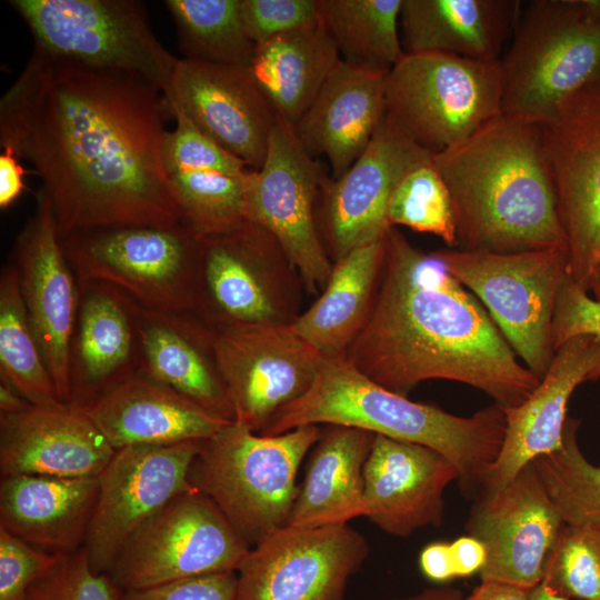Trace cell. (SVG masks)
I'll list each match as a JSON object with an SVG mask.
<instances>
[{
	"instance_id": "6da1fadb",
	"label": "cell",
	"mask_w": 600,
	"mask_h": 600,
	"mask_svg": "<svg viewBox=\"0 0 600 600\" xmlns=\"http://www.w3.org/2000/svg\"><path fill=\"white\" fill-rule=\"evenodd\" d=\"M160 90L34 47L0 101V146L33 164L59 237L182 223L162 152L172 117Z\"/></svg>"
},
{
	"instance_id": "7a4b0ae2",
	"label": "cell",
	"mask_w": 600,
	"mask_h": 600,
	"mask_svg": "<svg viewBox=\"0 0 600 600\" xmlns=\"http://www.w3.org/2000/svg\"><path fill=\"white\" fill-rule=\"evenodd\" d=\"M346 359L404 397L423 381L441 379L481 390L509 409L540 383L436 252L414 247L396 227L383 238L372 308Z\"/></svg>"
},
{
	"instance_id": "3957f363",
	"label": "cell",
	"mask_w": 600,
	"mask_h": 600,
	"mask_svg": "<svg viewBox=\"0 0 600 600\" xmlns=\"http://www.w3.org/2000/svg\"><path fill=\"white\" fill-rule=\"evenodd\" d=\"M432 160L451 194L459 250L567 247L539 124L501 114Z\"/></svg>"
},
{
	"instance_id": "277c9868",
	"label": "cell",
	"mask_w": 600,
	"mask_h": 600,
	"mask_svg": "<svg viewBox=\"0 0 600 600\" xmlns=\"http://www.w3.org/2000/svg\"><path fill=\"white\" fill-rule=\"evenodd\" d=\"M309 424L358 428L429 447L458 471L464 497L478 499L506 433L504 409L493 403L471 417L411 401L361 373L346 358L322 359L312 387L260 432L281 434Z\"/></svg>"
},
{
	"instance_id": "5b68a950",
	"label": "cell",
	"mask_w": 600,
	"mask_h": 600,
	"mask_svg": "<svg viewBox=\"0 0 600 600\" xmlns=\"http://www.w3.org/2000/svg\"><path fill=\"white\" fill-rule=\"evenodd\" d=\"M321 431L309 424L264 436L231 422L201 441L189 481L252 548L288 524L300 463Z\"/></svg>"
},
{
	"instance_id": "8992f818",
	"label": "cell",
	"mask_w": 600,
	"mask_h": 600,
	"mask_svg": "<svg viewBox=\"0 0 600 600\" xmlns=\"http://www.w3.org/2000/svg\"><path fill=\"white\" fill-rule=\"evenodd\" d=\"M500 62L502 114L540 124L600 79V0L530 1Z\"/></svg>"
},
{
	"instance_id": "52a82bcc",
	"label": "cell",
	"mask_w": 600,
	"mask_h": 600,
	"mask_svg": "<svg viewBox=\"0 0 600 600\" xmlns=\"http://www.w3.org/2000/svg\"><path fill=\"white\" fill-rule=\"evenodd\" d=\"M59 238L78 283L103 282L149 309L197 316L200 243L186 223L94 228Z\"/></svg>"
},
{
	"instance_id": "ba28073f",
	"label": "cell",
	"mask_w": 600,
	"mask_h": 600,
	"mask_svg": "<svg viewBox=\"0 0 600 600\" xmlns=\"http://www.w3.org/2000/svg\"><path fill=\"white\" fill-rule=\"evenodd\" d=\"M500 60L406 53L386 79V114L420 147L438 153L502 114Z\"/></svg>"
},
{
	"instance_id": "9c48e42d",
	"label": "cell",
	"mask_w": 600,
	"mask_h": 600,
	"mask_svg": "<svg viewBox=\"0 0 600 600\" xmlns=\"http://www.w3.org/2000/svg\"><path fill=\"white\" fill-rule=\"evenodd\" d=\"M447 271L479 298L526 367L539 379L554 356L552 319L568 277V249L510 253L434 251Z\"/></svg>"
},
{
	"instance_id": "30bf717a",
	"label": "cell",
	"mask_w": 600,
	"mask_h": 600,
	"mask_svg": "<svg viewBox=\"0 0 600 600\" xmlns=\"http://www.w3.org/2000/svg\"><path fill=\"white\" fill-rule=\"evenodd\" d=\"M34 47L90 68L139 77L161 92L178 58L154 37L137 0H10Z\"/></svg>"
},
{
	"instance_id": "8fae6325",
	"label": "cell",
	"mask_w": 600,
	"mask_h": 600,
	"mask_svg": "<svg viewBox=\"0 0 600 600\" xmlns=\"http://www.w3.org/2000/svg\"><path fill=\"white\" fill-rule=\"evenodd\" d=\"M197 316L212 328L290 324L299 316L302 280L278 240L243 220L199 237Z\"/></svg>"
},
{
	"instance_id": "7c38bea8",
	"label": "cell",
	"mask_w": 600,
	"mask_h": 600,
	"mask_svg": "<svg viewBox=\"0 0 600 600\" xmlns=\"http://www.w3.org/2000/svg\"><path fill=\"white\" fill-rule=\"evenodd\" d=\"M250 549L216 503L191 490L176 496L131 534L108 576L128 591L237 572Z\"/></svg>"
},
{
	"instance_id": "4fadbf2b",
	"label": "cell",
	"mask_w": 600,
	"mask_h": 600,
	"mask_svg": "<svg viewBox=\"0 0 600 600\" xmlns=\"http://www.w3.org/2000/svg\"><path fill=\"white\" fill-rule=\"evenodd\" d=\"M568 249V278L591 290L600 268V79L540 124Z\"/></svg>"
},
{
	"instance_id": "5bb4252c",
	"label": "cell",
	"mask_w": 600,
	"mask_h": 600,
	"mask_svg": "<svg viewBox=\"0 0 600 600\" xmlns=\"http://www.w3.org/2000/svg\"><path fill=\"white\" fill-rule=\"evenodd\" d=\"M327 176L292 128L278 119L262 167L252 170L246 196V220L278 240L311 294L323 290L333 266L316 220L318 194Z\"/></svg>"
},
{
	"instance_id": "9a60e30c",
	"label": "cell",
	"mask_w": 600,
	"mask_h": 600,
	"mask_svg": "<svg viewBox=\"0 0 600 600\" xmlns=\"http://www.w3.org/2000/svg\"><path fill=\"white\" fill-rule=\"evenodd\" d=\"M369 553L366 538L348 523L284 526L250 549L237 571L234 600H344Z\"/></svg>"
},
{
	"instance_id": "2e32d148",
	"label": "cell",
	"mask_w": 600,
	"mask_h": 600,
	"mask_svg": "<svg viewBox=\"0 0 600 600\" xmlns=\"http://www.w3.org/2000/svg\"><path fill=\"white\" fill-rule=\"evenodd\" d=\"M213 329V348L234 422L260 433L312 387L322 357L290 324Z\"/></svg>"
},
{
	"instance_id": "e0dca14e",
	"label": "cell",
	"mask_w": 600,
	"mask_h": 600,
	"mask_svg": "<svg viewBox=\"0 0 600 600\" xmlns=\"http://www.w3.org/2000/svg\"><path fill=\"white\" fill-rule=\"evenodd\" d=\"M432 154L386 114L353 164L337 179L324 178L316 220L332 262L384 238L390 228L387 208L394 188L411 168Z\"/></svg>"
},
{
	"instance_id": "ac0fdd59",
	"label": "cell",
	"mask_w": 600,
	"mask_h": 600,
	"mask_svg": "<svg viewBox=\"0 0 600 600\" xmlns=\"http://www.w3.org/2000/svg\"><path fill=\"white\" fill-rule=\"evenodd\" d=\"M201 441L116 450L98 477L99 494L84 548L96 573L110 571L131 534L189 481Z\"/></svg>"
},
{
	"instance_id": "d6986e66",
	"label": "cell",
	"mask_w": 600,
	"mask_h": 600,
	"mask_svg": "<svg viewBox=\"0 0 600 600\" xmlns=\"http://www.w3.org/2000/svg\"><path fill=\"white\" fill-rule=\"evenodd\" d=\"M532 462L500 490L474 500L468 534L486 549L481 581L531 591L544 577L547 563L564 528Z\"/></svg>"
},
{
	"instance_id": "ffe728a7",
	"label": "cell",
	"mask_w": 600,
	"mask_h": 600,
	"mask_svg": "<svg viewBox=\"0 0 600 600\" xmlns=\"http://www.w3.org/2000/svg\"><path fill=\"white\" fill-rule=\"evenodd\" d=\"M29 321L61 402H71L70 349L79 284L62 250L52 203L40 188L34 213L18 234L11 261Z\"/></svg>"
},
{
	"instance_id": "44dd1931",
	"label": "cell",
	"mask_w": 600,
	"mask_h": 600,
	"mask_svg": "<svg viewBox=\"0 0 600 600\" xmlns=\"http://www.w3.org/2000/svg\"><path fill=\"white\" fill-rule=\"evenodd\" d=\"M163 97L250 169L262 167L278 119L248 67L178 59Z\"/></svg>"
},
{
	"instance_id": "7402d4cb",
	"label": "cell",
	"mask_w": 600,
	"mask_h": 600,
	"mask_svg": "<svg viewBox=\"0 0 600 600\" xmlns=\"http://www.w3.org/2000/svg\"><path fill=\"white\" fill-rule=\"evenodd\" d=\"M163 143V166L182 222L198 237L227 231L244 218L252 169L203 134L179 109Z\"/></svg>"
},
{
	"instance_id": "603a6c76",
	"label": "cell",
	"mask_w": 600,
	"mask_h": 600,
	"mask_svg": "<svg viewBox=\"0 0 600 600\" xmlns=\"http://www.w3.org/2000/svg\"><path fill=\"white\" fill-rule=\"evenodd\" d=\"M458 477L456 467L440 452L374 434L363 468L367 518L394 537L438 527L444 514V490Z\"/></svg>"
},
{
	"instance_id": "cb8c5ba5",
	"label": "cell",
	"mask_w": 600,
	"mask_h": 600,
	"mask_svg": "<svg viewBox=\"0 0 600 600\" xmlns=\"http://www.w3.org/2000/svg\"><path fill=\"white\" fill-rule=\"evenodd\" d=\"M116 450L80 407L29 404L0 414L2 477H99Z\"/></svg>"
},
{
	"instance_id": "d4e9b609",
	"label": "cell",
	"mask_w": 600,
	"mask_h": 600,
	"mask_svg": "<svg viewBox=\"0 0 600 600\" xmlns=\"http://www.w3.org/2000/svg\"><path fill=\"white\" fill-rule=\"evenodd\" d=\"M599 378L600 339L577 336L560 346L530 397L518 407L504 409L503 443L482 494L500 490L526 464L559 448L572 392L579 384Z\"/></svg>"
},
{
	"instance_id": "484cf974",
	"label": "cell",
	"mask_w": 600,
	"mask_h": 600,
	"mask_svg": "<svg viewBox=\"0 0 600 600\" xmlns=\"http://www.w3.org/2000/svg\"><path fill=\"white\" fill-rule=\"evenodd\" d=\"M78 284L70 403L83 407L137 374L141 356L133 299L103 282Z\"/></svg>"
},
{
	"instance_id": "4316f807",
	"label": "cell",
	"mask_w": 600,
	"mask_h": 600,
	"mask_svg": "<svg viewBox=\"0 0 600 600\" xmlns=\"http://www.w3.org/2000/svg\"><path fill=\"white\" fill-rule=\"evenodd\" d=\"M134 313L140 372L211 414L234 422L214 354L212 327L193 314L158 311L136 301Z\"/></svg>"
},
{
	"instance_id": "83f0119b",
	"label": "cell",
	"mask_w": 600,
	"mask_h": 600,
	"mask_svg": "<svg viewBox=\"0 0 600 600\" xmlns=\"http://www.w3.org/2000/svg\"><path fill=\"white\" fill-rule=\"evenodd\" d=\"M387 74L341 60L292 128L311 157H327L331 178L362 154L386 116Z\"/></svg>"
},
{
	"instance_id": "f1b7e54d",
	"label": "cell",
	"mask_w": 600,
	"mask_h": 600,
	"mask_svg": "<svg viewBox=\"0 0 600 600\" xmlns=\"http://www.w3.org/2000/svg\"><path fill=\"white\" fill-rule=\"evenodd\" d=\"M80 409L114 450L202 441L231 423L140 371Z\"/></svg>"
},
{
	"instance_id": "f546056e",
	"label": "cell",
	"mask_w": 600,
	"mask_h": 600,
	"mask_svg": "<svg viewBox=\"0 0 600 600\" xmlns=\"http://www.w3.org/2000/svg\"><path fill=\"white\" fill-rule=\"evenodd\" d=\"M98 494V477H2L0 528L52 553L78 551L86 544Z\"/></svg>"
},
{
	"instance_id": "4dcf8cb0",
	"label": "cell",
	"mask_w": 600,
	"mask_h": 600,
	"mask_svg": "<svg viewBox=\"0 0 600 600\" xmlns=\"http://www.w3.org/2000/svg\"><path fill=\"white\" fill-rule=\"evenodd\" d=\"M520 13L519 0H403L402 48L406 53L500 60Z\"/></svg>"
},
{
	"instance_id": "1f68e13d",
	"label": "cell",
	"mask_w": 600,
	"mask_h": 600,
	"mask_svg": "<svg viewBox=\"0 0 600 600\" xmlns=\"http://www.w3.org/2000/svg\"><path fill=\"white\" fill-rule=\"evenodd\" d=\"M373 439L362 429L327 426L309 458L287 526L318 528L367 517L363 468Z\"/></svg>"
},
{
	"instance_id": "d6a6232c",
	"label": "cell",
	"mask_w": 600,
	"mask_h": 600,
	"mask_svg": "<svg viewBox=\"0 0 600 600\" xmlns=\"http://www.w3.org/2000/svg\"><path fill=\"white\" fill-rule=\"evenodd\" d=\"M383 260V239L333 262L316 301L291 323L322 358H346L363 329L374 300Z\"/></svg>"
},
{
	"instance_id": "836d02e7",
	"label": "cell",
	"mask_w": 600,
	"mask_h": 600,
	"mask_svg": "<svg viewBox=\"0 0 600 600\" xmlns=\"http://www.w3.org/2000/svg\"><path fill=\"white\" fill-rule=\"evenodd\" d=\"M340 61L319 23L256 46L248 68L277 119L293 128Z\"/></svg>"
},
{
	"instance_id": "e575fe53",
	"label": "cell",
	"mask_w": 600,
	"mask_h": 600,
	"mask_svg": "<svg viewBox=\"0 0 600 600\" xmlns=\"http://www.w3.org/2000/svg\"><path fill=\"white\" fill-rule=\"evenodd\" d=\"M319 21L341 60L389 72L404 54L399 37L403 0H316Z\"/></svg>"
},
{
	"instance_id": "d590c367",
	"label": "cell",
	"mask_w": 600,
	"mask_h": 600,
	"mask_svg": "<svg viewBox=\"0 0 600 600\" xmlns=\"http://www.w3.org/2000/svg\"><path fill=\"white\" fill-rule=\"evenodd\" d=\"M0 378L37 406L60 403L28 318L19 272L12 262L0 274Z\"/></svg>"
},
{
	"instance_id": "8d00e7d4",
	"label": "cell",
	"mask_w": 600,
	"mask_h": 600,
	"mask_svg": "<svg viewBox=\"0 0 600 600\" xmlns=\"http://www.w3.org/2000/svg\"><path fill=\"white\" fill-rule=\"evenodd\" d=\"M183 58L249 67L256 44L247 37L240 0H167Z\"/></svg>"
},
{
	"instance_id": "74e56055",
	"label": "cell",
	"mask_w": 600,
	"mask_h": 600,
	"mask_svg": "<svg viewBox=\"0 0 600 600\" xmlns=\"http://www.w3.org/2000/svg\"><path fill=\"white\" fill-rule=\"evenodd\" d=\"M580 420L567 418L559 448L532 463L566 524L600 527V467L578 444Z\"/></svg>"
},
{
	"instance_id": "f35d334b",
	"label": "cell",
	"mask_w": 600,
	"mask_h": 600,
	"mask_svg": "<svg viewBox=\"0 0 600 600\" xmlns=\"http://www.w3.org/2000/svg\"><path fill=\"white\" fill-rule=\"evenodd\" d=\"M390 227L439 237L457 247V228L450 191L432 157L411 168L394 188L387 208Z\"/></svg>"
},
{
	"instance_id": "ab89813d",
	"label": "cell",
	"mask_w": 600,
	"mask_h": 600,
	"mask_svg": "<svg viewBox=\"0 0 600 600\" xmlns=\"http://www.w3.org/2000/svg\"><path fill=\"white\" fill-rule=\"evenodd\" d=\"M541 583L569 600H600V527L566 524Z\"/></svg>"
},
{
	"instance_id": "60d3db41",
	"label": "cell",
	"mask_w": 600,
	"mask_h": 600,
	"mask_svg": "<svg viewBox=\"0 0 600 600\" xmlns=\"http://www.w3.org/2000/svg\"><path fill=\"white\" fill-rule=\"evenodd\" d=\"M121 590L106 573H96L86 548L60 554L27 591L24 600H119Z\"/></svg>"
},
{
	"instance_id": "b9f144b4",
	"label": "cell",
	"mask_w": 600,
	"mask_h": 600,
	"mask_svg": "<svg viewBox=\"0 0 600 600\" xmlns=\"http://www.w3.org/2000/svg\"><path fill=\"white\" fill-rule=\"evenodd\" d=\"M240 16L256 46L320 23L316 0H240Z\"/></svg>"
},
{
	"instance_id": "7bdbcfd3",
	"label": "cell",
	"mask_w": 600,
	"mask_h": 600,
	"mask_svg": "<svg viewBox=\"0 0 600 600\" xmlns=\"http://www.w3.org/2000/svg\"><path fill=\"white\" fill-rule=\"evenodd\" d=\"M59 556L0 528V600H24L29 588L51 569Z\"/></svg>"
},
{
	"instance_id": "ee69618b",
	"label": "cell",
	"mask_w": 600,
	"mask_h": 600,
	"mask_svg": "<svg viewBox=\"0 0 600 600\" xmlns=\"http://www.w3.org/2000/svg\"><path fill=\"white\" fill-rule=\"evenodd\" d=\"M577 336H593L600 339V302L591 299L587 291L567 277L560 289L552 319L553 350Z\"/></svg>"
},
{
	"instance_id": "f6af8a7d",
	"label": "cell",
	"mask_w": 600,
	"mask_h": 600,
	"mask_svg": "<svg viewBox=\"0 0 600 600\" xmlns=\"http://www.w3.org/2000/svg\"><path fill=\"white\" fill-rule=\"evenodd\" d=\"M237 572L209 573L122 591L119 600H234Z\"/></svg>"
},
{
	"instance_id": "bcb514c9",
	"label": "cell",
	"mask_w": 600,
	"mask_h": 600,
	"mask_svg": "<svg viewBox=\"0 0 600 600\" xmlns=\"http://www.w3.org/2000/svg\"><path fill=\"white\" fill-rule=\"evenodd\" d=\"M422 574L436 583H446L456 579L450 542H432L426 546L419 556Z\"/></svg>"
},
{
	"instance_id": "7dc6e473",
	"label": "cell",
	"mask_w": 600,
	"mask_h": 600,
	"mask_svg": "<svg viewBox=\"0 0 600 600\" xmlns=\"http://www.w3.org/2000/svg\"><path fill=\"white\" fill-rule=\"evenodd\" d=\"M457 578H467L480 572L486 562L483 544L471 536L458 538L450 542Z\"/></svg>"
},
{
	"instance_id": "c3c4849f",
	"label": "cell",
	"mask_w": 600,
	"mask_h": 600,
	"mask_svg": "<svg viewBox=\"0 0 600 600\" xmlns=\"http://www.w3.org/2000/svg\"><path fill=\"white\" fill-rule=\"evenodd\" d=\"M20 159L8 150L0 154V208L11 206L24 190L23 176L29 173Z\"/></svg>"
},
{
	"instance_id": "681fc988",
	"label": "cell",
	"mask_w": 600,
	"mask_h": 600,
	"mask_svg": "<svg viewBox=\"0 0 600 600\" xmlns=\"http://www.w3.org/2000/svg\"><path fill=\"white\" fill-rule=\"evenodd\" d=\"M530 592L511 584L481 581L463 600H531Z\"/></svg>"
},
{
	"instance_id": "f907efd6",
	"label": "cell",
	"mask_w": 600,
	"mask_h": 600,
	"mask_svg": "<svg viewBox=\"0 0 600 600\" xmlns=\"http://www.w3.org/2000/svg\"><path fill=\"white\" fill-rule=\"evenodd\" d=\"M29 404L7 380L0 378V414L16 413L26 409Z\"/></svg>"
},
{
	"instance_id": "816d5d0a",
	"label": "cell",
	"mask_w": 600,
	"mask_h": 600,
	"mask_svg": "<svg viewBox=\"0 0 600 600\" xmlns=\"http://www.w3.org/2000/svg\"><path fill=\"white\" fill-rule=\"evenodd\" d=\"M462 592L450 586L431 587L420 592L396 599L387 600H463Z\"/></svg>"
},
{
	"instance_id": "f5cc1de1",
	"label": "cell",
	"mask_w": 600,
	"mask_h": 600,
	"mask_svg": "<svg viewBox=\"0 0 600 600\" xmlns=\"http://www.w3.org/2000/svg\"><path fill=\"white\" fill-rule=\"evenodd\" d=\"M530 599L531 600H569V599L558 596L543 583H540L539 586H537L534 589L531 590Z\"/></svg>"
},
{
	"instance_id": "db71d44e",
	"label": "cell",
	"mask_w": 600,
	"mask_h": 600,
	"mask_svg": "<svg viewBox=\"0 0 600 600\" xmlns=\"http://www.w3.org/2000/svg\"><path fill=\"white\" fill-rule=\"evenodd\" d=\"M591 290H593L596 300L600 302V268H599V270L597 272V276H596V278L593 280Z\"/></svg>"
}]
</instances>
